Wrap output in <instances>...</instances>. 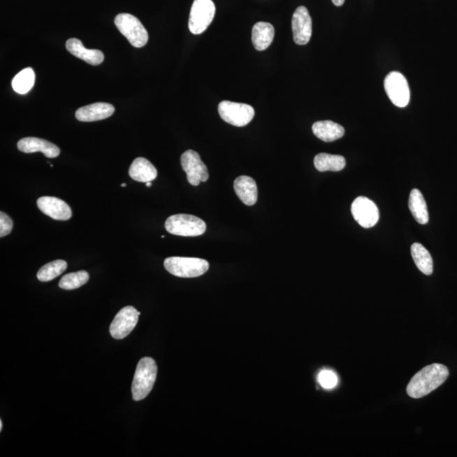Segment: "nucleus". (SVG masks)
<instances>
[{"label":"nucleus","mask_w":457,"mask_h":457,"mask_svg":"<svg viewBox=\"0 0 457 457\" xmlns=\"http://www.w3.org/2000/svg\"><path fill=\"white\" fill-rule=\"evenodd\" d=\"M448 377L449 370L444 365H428L412 377L407 388V395L414 399L422 398L442 386Z\"/></svg>","instance_id":"obj_1"},{"label":"nucleus","mask_w":457,"mask_h":457,"mask_svg":"<svg viewBox=\"0 0 457 457\" xmlns=\"http://www.w3.org/2000/svg\"><path fill=\"white\" fill-rule=\"evenodd\" d=\"M158 366L154 359L143 358L139 361L132 382V398L136 402L145 399L154 388L157 379Z\"/></svg>","instance_id":"obj_2"},{"label":"nucleus","mask_w":457,"mask_h":457,"mask_svg":"<svg viewBox=\"0 0 457 457\" xmlns=\"http://www.w3.org/2000/svg\"><path fill=\"white\" fill-rule=\"evenodd\" d=\"M164 268L171 275L180 278H196L201 276L210 268L206 260L196 258L171 256L164 260Z\"/></svg>","instance_id":"obj_3"},{"label":"nucleus","mask_w":457,"mask_h":457,"mask_svg":"<svg viewBox=\"0 0 457 457\" xmlns=\"http://www.w3.org/2000/svg\"><path fill=\"white\" fill-rule=\"evenodd\" d=\"M169 233L180 236H198L205 233L207 226L203 219L191 215H175L168 218L166 224Z\"/></svg>","instance_id":"obj_4"},{"label":"nucleus","mask_w":457,"mask_h":457,"mask_svg":"<svg viewBox=\"0 0 457 457\" xmlns=\"http://www.w3.org/2000/svg\"><path fill=\"white\" fill-rule=\"evenodd\" d=\"M115 24L120 34L125 36L132 46L142 48L146 45L148 41L147 31L134 15L119 14L115 19Z\"/></svg>","instance_id":"obj_5"},{"label":"nucleus","mask_w":457,"mask_h":457,"mask_svg":"<svg viewBox=\"0 0 457 457\" xmlns=\"http://www.w3.org/2000/svg\"><path fill=\"white\" fill-rule=\"evenodd\" d=\"M215 12V5L212 0H194L188 23L191 33L194 35L204 33L214 20Z\"/></svg>","instance_id":"obj_6"},{"label":"nucleus","mask_w":457,"mask_h":457,"mask_svg":"<svg viewBox=\"0 0 457 457\" xmlns=\"http://www.w3.org/2000/svg\"><path fill=\"white\" fill-rule=\"evenodd\" d=\"M220 117L232 126L242 127L248 125L255 115V110L249 104L227 101L219 104Z\"/></svg>","instance_id":"obj_7"},{"label":"nucleus","mask_w":457,"mask_h":457,"mask_svg":"<svg viewBox=\"0 0 457 457\" xmlns=\"http://www.w3.org/2000/svg\"><path fill=\"white\" fill-rule=\"evenodd\" d=\"M384 89L396 106L404 108L410 101V88L406 78L400 72L392 71L384 79Z\"/></svg>","instance_id":"obj_8"},{"label":"nucleus","mask_w":457,"mask_h":457,"mask_svg":"<svg viewBox=\"0 0 457 457\" xmlns=\"http://www.w3.org/2000/svg\"><path fill=\"white\" fill-rule=\"evenodd\" d=\"M180 163L191 185L198 186L200 183L205 182L210 178L208 168L198 152L194 150L186 151L180 158Z\"/></svg>","instance_id":"obj_9"},{"label":"nucleus","mask_w":457,"mask_h":457,"mask_svg":"<svg viewBox=\"0 0 457 457\" xmlns=\"http://www.w3.org/2000/svg\"><path fill=\"white\" fill-rule=\"evenodd\" d=\"M140 312L135 307L127 306L122 308L115 317L110 327L112 338L122 340L131 334L138 324Z\"/></svg>","instance_id":"obj_10"},{"label":"nucleus","mask_w":457,"mask_h":457,"mask_svg":"<svg viewBox=\"0 0 457 457\" xmlns=\"http://www.w3.org/2000/svg\"><path fill=\"white\" fill-rule=\"evenodd\" d=\"M351 214L356 222L366 228L374 227L379 219L378 207L365 196H359L352 203Z\"/></svg>","instance_id":"obj_11"},{"label":"nucleus","mask_w":457,"mask_h":457,"mask_svg":"<svg viewBox=\"0 0 457 457\" xmlns=\"http://www.w3.org/2000/svg\"><path fill=\"white\" fill-rule=\"evenodd\" d=\"M294 42L305 45L312 37V18L306 7L300 6L294 12L291 21Z\"/></svg>","instance_id":"obj_12"},{"label":"nucleus","mask_w":457,"mask_h":457,"mask_svg":"<svg viewBox=\"0 0 457 457\" xmlns=\"http://www.w3.org/2000/svg\"><path fill=\"white\" fill-rule=\"evenodd\" d=\"M38 207L44 215L55 220H69L72 217L71 208L63 200L55 196H42L38 199Z\"/></svg>","instance_id":"obj_13"},{"label":"nucleus","mask_w":457,"mask_h":457,"mask_svg":"<svg viewBox=\"0 0 457 457\" xmlns=\"http://www.w3.org/2000/svg\"><path fill=\"white\" fill-rule=\"evenodd\" d=\"M18 150L25 154L41 152L47 158L54 159L60 154L59 148L47 140L38 138H25L17 143Z\"/></svg>","instance_id":"obj_14"},{"label":"nucleus","mask_w":457,"mask_h":457,"mask_svg":"<svg viewBox=\"0 0 457 457\" xmlns=\"http://www.w3.org/2000/svg\"><path fill=\"white\" fill-rule=\"evenodd\" d=\"M115 113V107L110 103H95L80 108L75 112L79 122H94L110 117Z\"/></svg>","instance_id":"obj_15"},{"label":"nucleus","mask_w":457,"mask_h":457,"mask_svg":"<svg viewBox=\"0 0 457 457\" xmlns=\"http://www.w3.org/2000/svg\"><path fill=\"white\" fill-rule=\"evenodd\" d=\"M234 189L240 201L252 206L258 201V187L254 179L247 175L239 176L234 182Z\"/></svg>","instance_id":"obj_16"},{"label":"nucleus","mask_w":457,"mask_h":457,"mask_svg":"<svg viewBox=\"0 0 457 457\" xmlns=\"http://www.w3.org/2000/svg\"><path fill=\"white\" fill-rule=\"evenodd\" d=\"M66 49L71 55L76 58L84 60V61L92 66H99L103 61L104 55L101 51L98 50H87L83 46L81 40L71 38L67 40Z\"/></svg>","instance_id":"obj_17"},{"label":"nucleus","mask_w":457,"mask_h":457,"mask_svg":"<svg viewBox=\"0 0 457 457\" xmlns=\"http://www.w3.org/2000/svg\"><path fill=\"white\" fill-rule=\"evenodd\" d=\"M129 175L136 182L147 183L157 178L158 171L147 159L138 158L131 164Z\"/></svg>","instance_id":"obj_18"},{"label":"nucleus","mask_w":457,"mask_h":457,"mask_svg":"<svg viewBox=\"0 0 457 457\" xmlns=\"http://www.w3.org/2000/svg\"><path fill=\"white\" fill-rule=\"evenodd\" d=\"M312 130L317 138L326 143L336 141L344 135V128L331 120L317 122L312 125Z\"/></svg>","instance_id":"obj_19"},{"label":"nucleus","mask_w":457,"mask_h":457,"mask_svg":"<svg viewBox=\"0 0 457 457\" xmlns=\"http://www.w3.org/2000/svg\"><path fill=\"white\" fill-rule=\"evenodd\" d=\"M275 33V28L270 23H256L252 31V41L255 49L258 51L267 50L274 40Z\"/></svg>","instance_id":"obj_20"},{"label":"nucleus","mask_w":457,"mask_h":457,"mask_svg":"<svg viewBox=\"0 0 457 457\" xmlns=\"http://www.w3.org/2000/svg\"><path fill=\"white\" fill-rule=\"evenodd\" d=\"M409 210L416 222L421 224H426L428 222V212L427 203L425 202L422 192L418 189L411 191L408 202Z\"/></svg>","instance_id":"obj_21"},{"label":"nucleus","mask_w":457,"mask_h":457,"mask_svg":"<svg viewBox=\"0 0 457 457\" xmlns=\"http://www.w3.org/2000/svg\"><path fill=\"white\" fill-rule=\"evenodd\" d=\"M314 166L320 172L342 171L346 167V159L343 156L328 154H319L314 158Z\"/></svg>","instance_id":"obj_22"},{"label":"nucleus","mask_w":457,"mask_h":457,"mask_svg":"<svg viewBox=\"0 0 457 457\" xmlns=\"http://www.w3.org/2000/svg\"><path fill=\"white\" fill-rule=\"evenodd\" d=\"M411 254L416 267L426 275H431L434 272V263L432 256L422 244L414 243L411 247Z\"/></svg>","instance_id":"obj_23"},{"label":"nucleus","mask_w":457,"mask_h":457,"mask_svg":"<svg viewBox=\"0 0 457 457\" xmlns=\"http://www.w3.org/2000/svg\"><path fill=\"white\" fill-rule=\"evenodd\" d=\"M35 82V73L31 68L20 71L12 80V87L15 92L20 94H26L34 87Z\"/></svg>","instance_id":"obj_24"},{"label":"nucleus","mask_w":457,"mask_h":457,"mask_svg":"<svg viewBox=\"0 0 457 457\" xmlns=\"http://www.w3.org/2000/svg\"><path fill=\"white\" fill-rule=\"evenodd\" d=\"M67 263L64 260H55L45 264L40 268L38 272L37 277L42 282H50V280L57 278L66 270Z\"/></svg>","instance_id":"obj_25"},{"label":"nucleus","mask_w":457,"mask_h":457,"mask_svg":"<svg viewBox=\"0 0 457 457\" xmlns=\"http://www.w3.org/2000/svg\"><path fill=\"white\" fill-rule=\"evenodd\" d=\"M89 280V275L85 270L70 273L63 276L59 283V286L63 290H75L84 286Z\"/></svg>","instance_id":"obj_26"},{"label":"nucleus","mask_w":457,"mask_h":457,"mask_svg":"<svg viewBox=\"0 0 457 457\" xmlns=\"http://www.w3.org/2000/svg\"><path fill=\"white\" fill-rule=\"evenodd\" d=\"M319 382L324 388L332 389L338 384V378L334 372L324 370L319 375Z\"/></svg>","instance_id":"obj_27"},{"label":"nucleus","mask_w":457,"mask_h":457,"mask_svg":"<svg viewBox=\"0 0 457 457\" xmlns=\"http://www.w3.org/2000/svg\"><path fill=\"white\" fill-rule=\"evenodd\" d=\"M13 228V222L6 212H0V238L10 234Z\"/></svg>","instance_id":"obj_28"},{"label":"nucleus","mask_w":457,"mask_h":457,"mask_svg":"<svg viewBox=\"0 0 457 457\" xmlns=\"http://www.w3.org/2000/svg\"><path fill=\"white\" fill-rule=\"evenodd\" d=\"M332 2L336 6H342L344 3V0H332Z\"/></svg>","instance_id":"obj_29"},{"label":"nucleus","mask_w":457,"mask_h":457,"mask_svg":"<svg viewBox=\"0 0 457 457\" xmlns=\"http://www.w3.org/2000/svg\"><path fill=\"white\" fill-rule=\"evenodd\" d=\"M3 430V422L2 420L0 421V431H2Z\"/></svg>","instance_id":"obj_30"},{"label":"nucleus","mask_w":457,"mask_h":457,"mask_svg":"<svg viewBox=\"0 0 457 457\" xmlns=\"http://www.w3.org/2000/svg\"><path fill=\"white\" fill-rule=\"evenodd\" d=\"M146 186H147V187H150L152 186V182H147V183H146Z\"/></svg>","instance_id":"obj_31"},{"label":"nucleus","mask_w":457,"mask_h":457,"mask_svg":"<svg viewBox=\"0 0 457 457\" xmlns=\"http://www.w3.org/2000/svg\"><path fill=\"white\" fill-rule=\"evenodd\" d=\"M122 187H126V183H123V184H122Z\"/></svg>","instance_id":"obj_32"}]
</instances>
